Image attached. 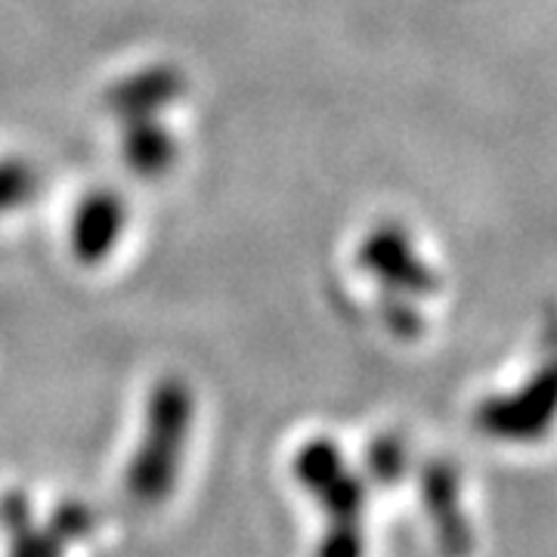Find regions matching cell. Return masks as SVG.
Instances as JSON below:
<instances>
[{
  "label": "cell",
  "mask_w": 557,
  "mask_h": 557,
  "mask_svg": "<svg viewBox=\"0 0 557 557\" xmlns=\"http://www.w3.org/2000/svg\"><path fill=\"white\" fill-rule=\"evenodd\" d=\"M196 418V397L186 379L164 375L146 397L143 431L131 456L124 486L139 505H159L177 490L183 456Z\"/></svg>",
  "instance_id": "6da1fadb"
},
{
  "label": "cell",
  "mask_w": 557,
  "mask_h": 557,
  "mask_svg": "<svg viewBox=\"0 0 557 557\" xmlns=\"http://www.w3.org/2000/svg\"><path fill=\"white\" fill-rule=\"evenodd\" d=\"M292 471L325 515L317 557H366V480L347 465L338 443L329 437L307 440L295 453Z\"/></svg>",
  "instance_id": "7a4b0ae2"
},
{
  "label": "cell",
  "mask_w": 557,
  "mask_h": 557,
  "mask_svg": "<svg viewBox=\"0 0 557 557\" xmlns=\"http://www.w3.org/2000/svg\"><path fill=\"white\" fill-rule=\"evenodd\" d=\"M357 263L359 270H366L384 292L421 298V295H431L437 288V278L431 273V267L418 258L409 233L391 220L372 226L362 236L357 248Z\"/></svg>",
  "instance_id": "3957f363"
},
{
  "label": "cell",
  "mask_w": 557,
  "mask_h": 557,
  "mask_svg": "<svg viewBox=\"0 0 557 557\" xmlns=\"http://www.w3.org/2000/svg\"><path fill=\"white\" fill-rule=\"evenodd\" d=\"M557 416V362L527 381L518 394L486 399L478 409V424L498 440H536Z\"/></svg>",
  "instance_id": "277c9868"
},
{
  "label": "cell",
  "mask_w": 557,
  "mask_h": 557,
  "mask_svg": "<svg viewBox=\"0 0 557 557\" xmlns=\"http://www.w3.org/2000/svg\"><path fill=\"white\" fill-rule=\"evenodd\" d=\"M127 220H131V208L127 199L102 186L87 193L78 201L72 223H69V248L78 263L84 267H100L109 260V255L119 248L121 236L127 230Z\"/></svg>",
  "instance_id": "5b68a950"
},
{
  "label": "cell",
  "mask_w": 557,
  "mask_h": 557,
  "mask_svg": "<svg viewBox=\"0 0 557 557\" xmlns=\"http://www.w3.org/2000/svg\"><path fill=\"white\" fill-rule=\"evenodd\" d=\"M186 87H189V81L180 65L152 62L124 78L112 81L102 102L119 121L159 119L164 109L177 106L186 97Z\"/></svg>",
  "instance_id": "8992f818"
},
{
  "label": "cell",
  "mask_w": 557,
  "mask_h": 557,
  "mask_svg": "<svg viewBox=\"0 0 557 557\" xmlns=\"http://www.w3.org/2000/svg\"><path fill=\"white\" fill-rule=\"evenodd\" d=\"M421 498L428 508V518L434 523L440 548L449 557H468L474 548L471 523L461 511V493H458L456 471L443 461H431L421 471Z\"/></svg>",
  "instance_id": "52a82bcc"
},
{
  "label": "cell",
  "mask_w": 557,
  "mask_h": 557,
  "mask_svg": "<svg viewBox=\"0 0 557 557\" xmlns=\"http://www.w3.org/2000/svg\"><path fill=\"white\" fill-rule=\"evenodd\" d=\"M119 149L127 171H134L143 180L171 174L180 159L177 137L171 134V127H164L161 119L121 121Z\"/></svg>",
  "instance_id": "ba28073f"
},
{
  "label": "cell",
  "mask_w": 557,
  "mask_h": 557,
  "mask_svg": "<svg viewBox=\"0 0 557 557\" xmlns=\"http://www.w3.org/2000/svg\"><path fill=\"white\" fill-rule=\"evenodd\" d=\"M0 520L10 533L7 557H65V542L47 523L32 518V502L25 493L0 498Z\"/></svg>",
  "instance_id": "9c48e42d"
},
{
  "label": "cell",
  "mask_w": 557,
  "mask_h": 557,
  "mask_svg": "<svg viewBox=\"0 0 557 557\" xmlns=\"http://www.w3.org/2000/svg\"><path fill=\"white\" fill-rule=\"evenodd\" d=\"M40 193V171L22 156L0 159V218L13 214L35 201Z\"/></svg>",
  "instance_id": "30bf717a"
},
{
  "label": "cell",
  "mask_w": 557,
  "mask_h": 557,
  "mask_svg": "<svg viewBox=\"0 0 557 557\" xmlns=\"http://www.w3.org/2000/svg\"><path fill=\"white\" fill-rule=\"evenodd\" d=\"M406 465H409L406 446L394 434H381L366 449V471L381 486H394L406 474Z\"/></svg>",
  "instance_id": "8fae6325"
},
{
  "label": "cell",
  "mask_w": 557,
  "mask_h": 557,
  "mask_svg": "<svg viewBox=\"0 0 557 557\" xmlns=\"http://www.w3.org/2000/svg\"><path fill=\"white\" fill-rule=\"evenodd\" d=\"M47 527L65 545H72V542H81V539H87L94 533V515H90V508L84 502H62V505H57V511L50 515Z\"/></svg>",
  "instance_id": "7c38bea8"
},
{
  "label": "cell",
  "mask_w": 557,
  "mask_h": 557,
  "mask_svg": "<svg viewBox=\"0 0 557 557\" xmlns=\"http://www.w3.org/2000/svg\"><path fill=\"white\" fill-rule=\"evenodd\" d=\"M379 313L381 319H384V325H387L397 338H418V332H421V317H418V310H412V304L406 300V295L384 292V288H381Z\"/></svg>",
  "instance_id": "4fadbf2b"
}]
</instances>
